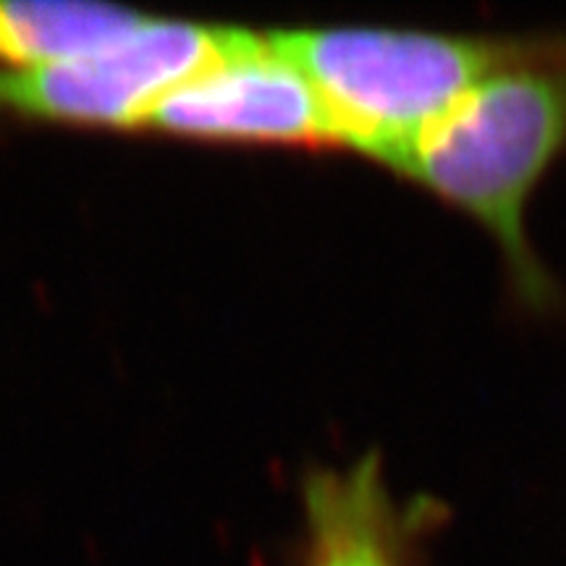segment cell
I'll return each mask as SVG.
<instances>
[{"label": "cell", "instance_id": "cell-1", "mask_svg": "<svg viewBox=\"0 0 566 566\" xmlns=\"http://www.w3.org/2000/svg\"><path fill=\"white\" fill-rule=\"evenodd\" d=\"M313 82L342 147L391 166L438 116L516 69L566 63V40H493L375 27L268 34Z\"/></svg>", "mask_w": 566, "mask_h": 566}, {"label": "cell", "instance_id": "cell-2", "mask_svg": "<svg viewBox=\"0 0 566 566\" xmlns=\"http://www.w3.org/2000/svg\"><path fill=\"white\" fill-rule=\"evenodd\" d=\"M566 147V63L516 69L480 84L391 160L396 174L478 218L530 300L548 279L527 244V200Z\"/></svg>", "mask_w": 566, "mask_h": 566}, {"label": "cell", "instance_id": "cell-3", "mask_svg": "<svg viewBox=\"0 0 566 566\" xmlns=\"http://www.w3.org/2000/svg\"><path fill=\"white\" fill-rule=\"evenodd\" d=\"M242 27L145 19L116 45L38 66H0V111L76 126H145L163 97L237 53Z\"/></svg>", "mask_w": 566, "mask_h": 566}, {"label": "cell", "instance_id": "cell-4", "mask_svg": "<svg viewBox=\"0 0 566 566\" xmlns=\"http://www.w3.org/2000/svg\"><path fill=\"white\" fill-rule=\"evenodd\" d=\"M145 129L212 142L342 147L313 82L258 32L229 59L163 97Z\"/></svg>", "mask_w": 566, "mask_h": 566}, {"label": "cell", "instance_id": "cell-5", "mask_svg": "<svg viewBox=\"0 0 566 566\" xmlns=\"http://www.w3.org/2000/svg\"><path fill=\"white\" fill-rule=\"evenodd\" d=\"M304 509L315 566H399V516L375 454L346 470L313 472Z\"/></svg>", "mask_w": 566, "mask_h": 566}, {"label": "cell", "instance_id": "cell-6", "mask_svg": "<svg viewBox=\"0 0 566 566\" xmlns=\"http://www.w3.org/2000/svg\"><path fill=\"white\" fill-rule=\"evenodd\" d=\"M145 17L101 3L0 0V66H38L97 53L137 32Z\"/></svg>", "mask_w": 566, "mask_h": 566}]
</instances>
